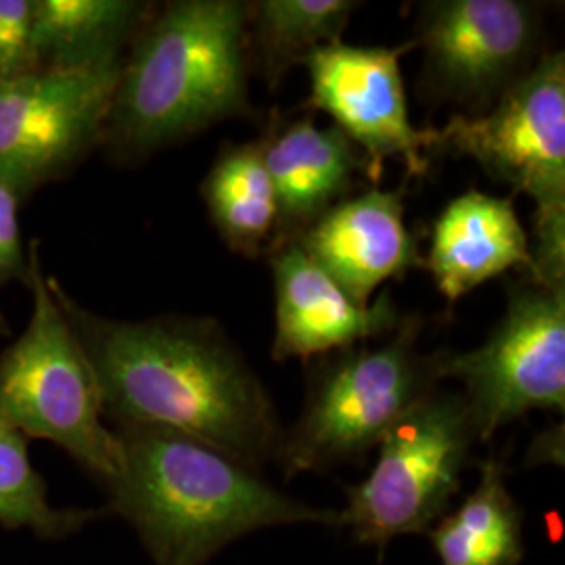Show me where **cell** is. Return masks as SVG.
<instances>
[{"mask_svg": "<svg viewBox=\"0 0 565 565\" xmlns=\"http://www.w3.org/2000/svg\"><path fill=\"white\" fill-rule=\"evenodd\" d=\"M65 319L93 364L116 427H166L260 469L277 461L285 429L263 382L212 319H103L51 277Z\"/></svg>", "mask_w": 565, "mask_h": 565, "instance_id": "cell-1", "label": "cell"}, {"mask_svg": "<svg viewBox=\"0 0 565 565\" xmlns=\"http://www.w3.org/2000/svg\"><path fill=\"white\" fill-rule=\"evenodd\" d=\"M118 476L109 509L135 530L156 565H207L247 534L281 525L340 527V511L308 505L189 434L120 425Z\"/></svg>", "mask_w": 565, "mask_h": 565, "instance_id": "cell-2", "label": "cell"}, {"mask_svg": "<svg viewBox=\"0 0 565 565\" xmlns=\"http://www.w3.org/2000/svg\"><path fill=\"white\" fill-rule=\"evenodd\" d=\"M247 13L242 0H174L145 21L103 130L116 156H149L252 111Z\"/></svg>", "mask_w": 565, "mask_h": 565, "instance_id": "cell-3", "label": "cell"}, {"mask_svg": "<svg viewBox=\"0 0 565 565\" xmlns=\"http://www.w3.org/2000/svg\"><path fill=\"white\" fill-rule=\"evenodd\" d=\"M471 158L534 205L525 281L565 287V55L545 53L482 114H455L431 128L429 160Z\"/></svg>", "mask_w": 565, "mask_h": 565, "instance_id": "cell-4", "label": "cell"}, {"mask_svg": "<svg viewBox=\"0 0 565 565\" xmlns=\"http://www.w3.org/2000/svg\"><path fill=\"white\" fill-rule=\"evenodd\" d=\"M25 285L32 317L0 354V424L63 448L103 486L121 467L120 440L103 424L102 390L81 340L44 277L39 243H30Z\"/></svg>", "mask_w": 565, "mask_h": 565, "instance_id": "cell-5", "label": "cell"}, {"mask_svg": "<svg viewBox=\"0 0 565 565\" xmlns=\"http://www.w3.org/2000/svg\"><path fill=\"white\" fill-rule=\"evenodd\" d=\"M424 321L404 315L380 348H348L310 385L300 419L282 434V476L359 463L404 413L438 387L440 352L422 354Z\"/></svg>", "mask_w": 565, "mask_h": 565, "instance_id": "cell-6", "label": "cell"}, {"mask_svg": "<svg viewBox=\"0 0 565 565\" xmlns=\"http://www.w3.org/2000/svg\"><path fill=\"white\" fill-rule=\"evenodd\" d=\"M476 443L463 394L434 387L387 429L371 473L348 488L340 527L380 553L398 536L427 534L448 513Z\"/></svg>", "mask_w": 565, "mask_h": 565, "instance_id": "cell-7", "label": "cell"}, {"mask_svg": "<svg viewBox=\"0 0 565 565\" xmlns=\"http://www.w3.org/2000/svg\"><path fill=\"white\" fill-rule=\"evenodd\" d=\"M440 377L463 385L478 443L536 408L565 411V287H511L503 319L480 348L440 352Z\"/></svg>", "mask_w": 565, "mask_h": 565, "instance_id": "cell-8", "label": "cell"}, {"mask_svg": "<svg viewBox=\"0 0 565 565\" xmlns=\"http://www.w3.org/2000/svg\"><path fill=\"white\" fill-rule=\"evenodd\" d=\"M121 61L0 78V182L20 200L102 141Z\"/></svg>", "mask_w": 565, "mask_h": 565, "instance_id": "cell-9", "label": "cell"}, {"mask_svg": "<svg viewBox=\"0 0 565 565\" xmlns=\"http://www.w3.org/2000/svg\"><path fill=\"white\" fill-rule=\"evenodd\" d=\"M541 9L524 0H431L419 7L425 93L482 114L539 61Z\"/></svg>", "mask_w": 565, "mask_h": 565, "instance_id": "cell-10", "label": "cell"}, {"mask_svg": "<svg viewBox=\"0 0 565 565\" xmlns=\"http://www.w3.org/2000/svg\"><path fill=\"white\" fill-rule=\"evenodd\" d=\"M401 46H352L335 42L303 60L310 74L308 105L329 114L366 158L371 179H380L385 160H403L411 177L429 168L431 128L419 130L408 118Z\"/></svg>", "mask_w": 565, "mask_h": 565, "instance_id": "cell-11", "label": "cell"}, {"mask_svg": "<svg viewBox=\"0 0 565 565\" xmlns=\"http://www.w3.org/2000/svg\"><path fill=\"white\" fill-rule=\"evenodd\" d=\"M275 277L277 331L273 359H310L356 342L390 335L403 323L398 306L384 291L369 306L354 302L296 242L277 243L266 254Z\"/></svg>", "mask_w": 565, "mask_h": 565, "instance_id": "cell-12", "label": "cell"}, {"mask_svg": "<svg viewBox=\"0 0 565 565\" xmlns=\"http://www.w3.org/2000/svg\"><path fill=\"white\" fill-rule=\"evenodd\" d=\"M404 212V191L371 189L333 205L294 242L354 302L369 306L385 281L425 268Z\"/></svg>", "mask_w": 565, "mask_h": 565, "instance_id": "cell-13", "label": "cell"}, {"mask_svg": "<svg viewBox=\"0 0 565 565\" xmlns=\"http://www.w3.org/2000/svg\"><path fill=\"white\" fill-rule=\"evenodd\" d=\"M260 145L279 210L273 245L294 242L348 200L359 172L371 177L363 151L335 124L321 128L312 118L270 124Z\"/></svg>", "mask_w": 565, "mask_h": 565, "instance_id": "cell-14", "label": "cell"}, {"mask_svg": "<svg viewBox=\"0 0 565 565\" xmlns=\"http://www.w3.org/2000/svg\"><path fill=\"white\" fill-rule=\"evenodd\" d=\"M532 245L513 198L467 191L448 203L434 224L425 268L450 303L509 268H530Z\"/></svg>", "mask_w": 565, "mask_h": 565, "instance_id": "cell-15", "label": "cell"}, {"mask_svg": "<svg viewBox=\"0 0 565 565\" xmlns=\"http://www.w3.org/2000/svg\"><path fill=\"white\" fill-rule=\"evenodd\" d=\"M135 0H34L32 53L36 67H88L121 61L124 44L147 21Z\"/></svg>", "mask_w": 565, "mask_h": 565, "instance_id": "cell-16", "label": "cell"}, {"mask_svg": "<svg viewBox=\"0 0 565 565\" xmlns=\"http://www.w3.org/2000/svg\"><path fill=\"white\" fill-rule=\"evenodd\" d=\"M210 221L235 254L260 258L277 237V198L258 141L226 145L202 184Z\"/></svg>", "mask_w": 565, "mask_h": 565, "instance_id": "cell-17", "label": "cell"}, {"mask_svg": "<svg viewBox=\"0 0 565 565\" xmlns=\"http://www.w3.org/2000/svg\"><path fill=\"white\" fill-rule=\"evenodd\" d=\"M427 536L440 565L522 564L524 515L507 488L503 465L486 459L476 490Z\"/></svg>", "mask_w": 565, "mask_h": 565, "instance_id": "cell-18", "label": "cell"}, {"mask_svg": "<svg viewBox=\"0 0 565 565\" xmlns=\"http://www.w3.org/2000/svg\"><path fill=\"white\" fill-rule=\"evenodd\" d=\"M361 2L354 0H258L249 2L247 53L275 88L285 72L315 51L342 42Z\"/></svg>", "mask_w": 565, "mask_h": 565, "instance_id": "cell-19", "label": "cell"}, {"mask_svg": "<svg viewBox=\"0 0 565 565\" xmlns=\"http://www.w3.org/2000/svg\"><path fill=\"white\" fill-rule=\"evenodd\" d=\"M99 511L49 503V488L28 455V438L0 424V525L30 530L41 539H65L90 524Z\"/></svg>", "mask_w": 565, "mask_h": 565, "instance_id": "cell-20", "label": "cell"}, {"mask_svg": "<svg viewBox=\"0 0 565 565\" xmlns=\"http://www.w3.org/2000/svg\"><path fill=\"white\" fill-rule=\"evenodd\" d=\"M32 0H0V78L34 72Z\"/></svg>", "mask_w": 565, "mask_h": 565, "instance_id": "cell-21", "label": "cell"}, {"mask_svg": "<svg viewBox=\"0 0 565 565\" xmlns=\"http://www.w3.org/2000/svg\"><path fill=\"white\" fill-rule=\"evenodd\" d=\"M20 198L18 193L0 182V291L11 281H28L30 256L21 243ZM0 331L7 333V323L0 312Z\"/></svg>", "mask_w": 565, "mask_h": 565, "instance_id": "cell-22", "label": "cell"}, {"mask_svg": "<svg viewBox=\"0 0 565 565\" xmlns=\"http://www.w3.org/2000/svg\"><path fill=\"white\" fill-rule=\"evenodd\" d=\"M530 459L534 463H559L564 461V427H553L541 434L530 448Z\"/></svg>", "mask_w": 565, "mask_h": 565, "instance_id": "cell-23", "label": "cell"}]
</instances>
